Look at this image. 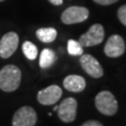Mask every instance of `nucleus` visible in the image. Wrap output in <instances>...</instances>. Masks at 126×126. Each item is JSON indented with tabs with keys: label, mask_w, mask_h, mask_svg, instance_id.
I'll return each instance as SVG.
<instances>
[{
	"label": "nucleus",
	"mask_w": 126,
	"mask_h": 126,
	"mask_svg": "<svg viewBox=\"0 0 126 126\" xmlns=\"http://www.w3.org/2000/svg\"><path fill=\"white\" fill-rule=\"evenodd\" d=\"M22 73L19 67L8 64L0 70V89L4 92H14L21 83Z\"/></svg>",
	"instance_id": "nucleus-1"
},
{
	"label": "nucleus",
	"mask_w": 126,
	"mask_h": 126,
	"mask_svg": "<svg viewBox=\"0 0 126 126\" xmlns=\"http://www.w3.org/2000/svg\"><path fill=\"white\" fill-rule=\"evenodd\" d=\"M95 107L100 113L113 116L118 111V102L115 96L108 91H102L95 96Z\"/></svg>",
	"instance_id": "nucleus-2"
},
{
	"label": "nucleus",
	"mask_w": 126,
	"mask_h": 126,
	"mask_svg": "<svg viewBox=\"0 0 126 126\" xmlns=\"http://www.w3.org/2000/svg\"><path fill=\"white\" fill-rule=\"evenodd\" d=\"M104 37H105L104 27L99 23H95L90 27V29L85 34L81 35L79 42L82 47H93L102 43Z\"/></svg>",
	"instance_id": "nucleus-3"
},
{
	"label": "nucleus",
	"mask_w": 126,
	"mask_h": 126,
	"mask_svg": "<svg viewBox=\"0 0 126 126\" xmlns=\"http://www.w3.org/2000/svg\"><path fill=\"white\" fill-rule=\"evenodd\" d=\"M37 120L36 112L31 107L24 106L15 112L12 126H35Z\"/></svg>",
	"instance_id": "nucleus-4"
},
{
	"label": "nucleus",
	"mask_w": 126,
	"mask_h": 126,
	"mask_svg": "<svg viewBox=\"0 0 126 126\" xmlns=\"http://www.w3.org/2000/svg\"><path fill=\"white\" fill-rule=\"evenodd\" d=\"M77 108L78 103L75 98L68 97L62 101L58 106V117L63 122H72L77 117Z\"/></svg>",
	"instance_id": "nucleus-5"
},
{
	"label": "nucleus",
	"mask_w": 126,
	"mask_h": 126,
	"mask_svg": "<svg viewBox=\"0 0 126 126\" xmlns=\"http://www.w3.org/2000/svg\"><path fill=\"white\" fill-rule=\"evenodd\" d=\"M89 17V10L84 7H70L63 12L61 20L65 24H73L84 22Z\"/></svg>",
	"instance_id": "nucleus-6"
},
{
	"label": "nucleus",
	"mask_w": 126,
	"mask_h": 126,
	"mask_svg": "<svg viewBox=\"0 0 126 126\" xmlns=\"http://www.w3.org/2000/svg\"><path fill=\"white\" fill-rule=\"evenodd\" d=\"M19 45V36L15 32H9L0 40V57L9 58L17 50Z\"/></svg>",
	"instance_id": "nucleus-7"
},
{
	"label": "nucleus",
	"mask_w": 126,
	"mask_h": 126,
	"mask_svg": "<svg viewBox=\"0 0 126 126\" xmlns=\"http://www.w3.org/2000/svg\"><path fill=\"white\" fill-rule=\"evenodd\" d=\"M79 63L82 69L89 76L98 79L104 75V70L100 63L91 54H81Z\"/></svg>",
	"instance_id": "nucleus-8"
},
{
	"label": "nucleus",
	"mask_w": 126,
	"mask_h": 126,
	"mask_svg": "<svg viewBox=\"0 0 126 126\" xmlns=\"http://www.w3.org/2000/svg\"><path fill=\"white\" fill-rule=\"evenodd\" d=\"M104 51L107 56L111 58H117L122 56L125 51V43L123 38L119 35L111 36L105 45Z\"/></svg>",
	"instance_id": "nucleus-9"
},
{
	"label": "nucleus",
	"mask_w": 126,
	"mask_h": 126,
	"mask_svg": "<svg viewBox=\"0 0 126 126\" xmlns=\"http://www.w3.org/2000/svg\"><path fill=\"white\" fill-rule=\"evenodd\" d=\"M62 89L57 85H50L41 90L37 94V101L44 106H50L57 103L62 97Z\"/></svg>",
	"instance_id": "nucleus-10"
},
{
	"label": "nucleus",
	"mask_w": 126,
	"mask_h": 126,
	"mask_svg": "<svg viewBox=\"0 0 126 126\" xmlns=\"http://www.w3.org/2000/svg\"><path fill=\"white\" fill-rule=\"evenodd\" d=\"M63 87L72 93H80L85 89L86 81L84 78L79 75H69L63 79Z\"/></svg>",
	"instance_id": "nucleus-11"
},
{
	"label": "nucleus",
	"mask_w": 126,
	"mask_h": 126,
	"mask_svg": "<svg viewBox=\"0 0 126 126\" xmlns=\"http://www.w3.org/2000/svg\"><path fill=\"white\" fill-rule=\"evenodd\" d=\"M56 60V55L50 49H44L41 51L39 58V65L41 68H49L54 63Z\"/></svg>",
	"instance_id": "nucleus-12"
},
{
	"label": "nucleus",
	"mask_w": 126,
	"mask_h": 126,
	"mask_svg": "<svg viewBox=\"0 0 126 126\" xmlns=\"http://www.w3.org/2000/svg\"><path fill=\"white\" fill-rule=\"evenodd\" d=\"M36 36L39 40L44 43H50L55 40L57 36V31L52 27L40 28L36 31Z\"/></svg>",
	"instance_id": "nucleus-13"
},
{
	"label": "nucleus",
	"mask_w": 126,
	"mask_h": 126,
	"mask_svg": "<svg viewBox=\"0 0 126 126\" xmlns=\"http://www.w3.org/2000/svg\"><path fill=\"white\" fill-rule=\"evenodd\" d=\"M23 51L25 57L29 60H35L37 56V48L36 46L30 41H25L23 44Z\"/></svg>",
	"instance_id": "nucleus-14"
},
{
	"label": "nucleus",
	"mask_w": 126,
	"mask_h": 126,
	"mask_svg": "<svg viewBox=\"0 0 126 126\" xmlns=\"http://www.w3.org/2000/svg\"><path fill=\"white\" fill-rule=\"evenodd\" d=\"M67 51L70 55L79 56V55L83 54V47L79 41L69 39L67 42Z\"/></svg>",
	"instance_id": "nucleus-15"
},
{
	"label": "nucleus",
	"mask_w": 126,
	"mask_h": 126,
	"mask_svg": "<svg viewBox=\"0 0 126 126\" xmlns=\"http://www.w3.org/2000/svg\"><path fill=\"white\" fill-rule=\"evenodd\" d=\"M118 17L122 24L126 26V5H123L118 10Z\"/></svg>",
	"instance_id": "nucleus-16"
},
{
	"label": "nucleus",
	"mask_w": 126,
	"mask_h": 126,
	"mask_svg": "<svg viewBox=\"0 0 126 126\" xmlns=\"http://www.w3.org/2000/svg\"><path fill=\"white\" fill-rule=\"evenodd\" d=\"M95 3L100 5H104V6H107V5H110L113 4L115 2H117L119 0H94Z\"/></svg>",
	"instance_id": "nucleus-17"
},
{
	"label": "nucleus",
	"mask_w": 126,
	"mask_h": 126,
	"mask_svg": "<svg viewBox=\"0 0 126 126\" xmlns=\"http://www.w3.org/2000/svg\"><path fill=\"white\" fill-rule=\"evenodd\" d=\"M81 126H104L101 122H97V121H88L85 122Z\"/></svg>",
	"instance_id": "nucleus-18"
},
{
	"label": "nucleus",
	"mask_w": 126,
	"mask_h": 126,
	"mask_svg": "<svg viewBox=\"0 0 126 126\" xmlns=\"http://www.w3.org/2000/svg\"><path fill=\"white\" fill-rule=\"evenodd\" d=\"M49 1L55 6H60V5L63 4V0H49Z\"/></svg>",
	"instance_id": "nucleus-19"
},
{
	"label": "nucleus",
	"mask_w": 126,
	"mask_h": 126,
	"mask_svg": "<svg viewBox=\"0 0 126 126\" xmlns=\"http://www.w3.org/2000/svg\"><path fill=\"white\" fill-rule=\"evenodd\" d=\"M57 109H58V106H56V107H54L53 108V110H55V111H56Z\"/></svg>",
	"instance_id": "nucleus-20"
},
{
	"label": "nucleus",
	"mask_w": 126,
	"mask_h": 126,
	"mask_svg": "<svg viewBox=\"0 0 126 126\" xmlns=\"http://www.w3.org/2000/svg\"><path fill=\"white\" fill-rule=\"evenodd\" d=\"M2 1H4V0H0V2H2Z\"/></svg>",
	"instance_id": "nucleus-21"
}]
</instances>
